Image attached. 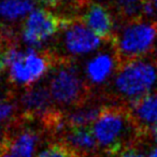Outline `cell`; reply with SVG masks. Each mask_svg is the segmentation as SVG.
I'll use <instances>...</instances> for the list:
<instances>
[{
	"label": "cell",
	"mask_w": 157,
	"mask_h": 157,
	"mask_svg": "<svg viewBox=\"0 0 157 157\" xmlns=\"http://www.w3.org/2000/svg\"><path fill=\"white\" fill-rule=\"evenodd\" d=\"M92 131L98 145L111 155L120 154L130 148L142 135L129 108L122 105L101 108Z\"/></svg>",
	"instance_id": "6da1fadb"
},
{
	"label": "cell",
	"mask_w": 157,
	"mask_h": 157,
	"mask_svg": "<svg viewBox=\"0 0 157 157\" xmlns=\"http://www.w3.org/2000/svg\"><path fill=\"white\" fill-rule=\"evenodd\" d=\"M156 42L157 23L139 17L125 23L114 36L117 67L152 52Z\"/></svg>",
	"instance_id": "7a4b0ae2"
},
{
	"label": "cell",
	"mask_w": 157,
	"mask_h": 157,
	"mask_svg": "<svg viewBox=\"0 0 157 157\" xmlns=\"http://www.w3.org/2000/svg\"><path fill=\"white\" fill-rule=\"evenodd\" d=\"M3 63L9 69V78L16 85L30 87L33 83L51 69L53 58L46 53L36 48L21 51L17 46L9 44L2 52Z\"/></svg>",
	"instance_id": "3957f363"
},
{
	"label": "cell",
	"mask_w": 157,
	"mask_h": 157,
	"mask_svg": "<svg viewBox=\"0 0 157 157\" xmlns=\"http://www.w3.org/2000/svg\"><path fill=\"white\" fill-rule=\"evenodd\" d=\"M48 90L52 99L63 105L82 107L90 97L87 85L70 61H61L54 70Z\"/></svg>",
	"instance_id": "277c9868"
},
{
	"label": "cell",
	"mask_w": 157,
	"mask_h": 157,
	"mask_svg": "<svg viewBox=\"0 0 157 157\" xmlns=\"http://www.w3.org/2000/svg\"><path fill=\"white\" fill-rule=\"evenodd\" d=\"M117 69L120 71L115 78V88L130 101L147 95L157 81L155 68L141 59L125 63Z\"/></svg>",
	"instance_id": "5b68a950"
},
{
	"label": "cell",
	"mask_w": 157,
	"mask_h": 157,
	"mask_svg": "<svg viewBox=\"0 0 157 157\" xmlns=\"http://www.w3.org/2000/svg\"><path fill=\"white\" fill-rule=\"evenodd\" d=\"M61 28V21L44 8H36L24 20L21 38L29 48H40Z\"/></svg>",
	"instance_id": "8992f818"
},
{
	"label": "cell",
	"mask_w": 157,
	"mask_h": 157,
	"mask_svg": "<svg viewBox=\"0 0 157 157\" xmlns=\"http://www.w3.org/2000/svg\"><path fill=\"white\" fill-rule=\"evenodd\" d=\"M61 45L72 56L86 55L98 50L102 39L82 21H61Z\"/></svg>",
	"instance_id": "52a82bcc"
},
{
	"label": "cell",
	"mask_w": 157,
	"mask_h": 157,
	"mask_svg": "<svg viewBox=\"0 0 157 157\" xmlns=\"http://www.w3.org/2000/svg\"><path fill=\"white\" fill-rule=\"evenodd\" d=\"M82 22L101 39H109L115 30V20L110 10L103 5L94 2L85 8Z\"/></svg>",
	"instance_id": "ba28073f"
},
{
	"label": "cell",
	"mask_w": 157,
	"mask_h": 157,
	"mask_svg": "<svg viewBox=\"0 0 157 157\" xmlns=\"http://www.w3.org/2000/svg\"><path fill=\"white\" fill-rule=\"evenodd\" d=\"M129 110L141 132L145 133L157 123V92L130 101Z\"/></svg>",
	"instance_id": "9c48e42d"
},
{
	"label": "cell",
	"mask_w": 157,
	"mask_h": 157,
	"mask_svg": "<svg viewBox=\"0 0 157 157\" xmlns=\"http://www.w3.org/2000/svg\"><path fill=\"white\" fill-rule=\"evenodd\" d=\"M21 105L24 109V113L29 117H43L53 111L50 90L42 86L29 87L21 97Z\"/></svg>",
	"instance_id": "30bf717a"
},
{
	"label": "cell",
	"mask_w": 157,
	"mask_h": 157,
	"mask_svg": "<svg viewBox=\"0 0 157 157\" xmlns=\"http://www.w3.org/2000/svg\"><path fill=\"white\" fill-rule=\"evenodd\" d=\"M78 157L87 156L98 147V142L90 128H70L65 133L63 141Z\"/></svg>",
	"instance_id": "8fae6325"
},
{
	"label": "cell",
	"mask_w": 157,
	"mask_h": 157,
	"mask_svg": "<svg viewBox=\"0 0 157 157\" xmlns=\"http://www.w3.org/2000/svg\"><path fill=\"white\" fill-rule=\"evenodd\" d=\"M39 142V136L33 129H23L9 138L3 144L2 150L8 151L17 157H33Z\"/></svg>",
	"instance_id": "7c38bea8"
},
{
	"label": "cell",
	"mask_w": 157,
	"mask_h": 157,
	"mask_svg": "<svg viewBox=\"0 0 157 157\" xmlns=\"http://www.w3.org/2000/svg\"><path fill=\"white\" fill-rule=\"evenodd\" d=\"M115 63H117L115 54L107 52L98 53L88 61L86 66V73L90 80L94 83H102L112 73Z\"/></svg>",
	"instance_id": "4fadbf2b"
},
{
	"label": "cell",
	"mask_w": 157,
	"mask_h": 157,
	"mask_svg": "<svg viewBox=\"0 0 157 157\" xmlns=\"http://www.w3.org/2000/svg\"><path fill=\"white\" fill-rule=\"evenodd\" d=\"M33 9V0H0V21L6 24L17 23Z\"/></svg>",
	"instance_id": "5bb4252c"
},
{
	"label": "cell",
	"mask_w": 157,
	"mask_h": 157,
	"mask_svg": "<svg viewBox=\"0 0 157 157\" xmlns=\"http://www.w3.org/2000/svg\"><path fill=\"white\" fill-rule=\"evenodd\" d=\"M101 108H81L66 117L69 128H87L95 123L100 114Z\"/></svg>",
	"instance_id": "9a60e30c"
},
{
	"label": "cell",
	"mask_w": 157,
	"mask_h": 157,
	"mask_svg": "<svg viewBox=\"0 0 157 157\" xmlns=\"http://www.w3.org/2000/svg\"><path fill=\"white\" fill-rule=\"evenodd\" d=\"M143 2L144 0H114V6L122 16L135 20L141 15Z\"/></svg>",
	"instance_id": "2e32d148"
},
{
	"label": "cell",
	"mask_w": 157,
	"mask_h": 157,
	"mask_svg": "<svg viewBox=\"0 0 157 157\" xmlns=\"http://www.w3.org/2000/svg\"><path fill=\"white\" fill-rule=\"evenodd\" d=\"M37 157H78L76 154L65 143L59 142L50 145L48 148L42 151Z\"/></svg>",
	"instance_id": "e0dca14e"
},
{
	"label": "cell",
	"mask_w": 157,
	"mask_h": 157,
	"mask_svg": "<svg viewBox=\"0 0 157 157\" xmlns=\"http://www.w3.org/2000/svg\"><path fill=\"white\" fill-rule=\"evenodd\" d=\"M15 107L12 102L5 99H0V122H6L13 116Z\"/></svg>",
	"instance_id": "ac0fdd59"
},
{
	"label": "cell",
	"mask_w": 157,
	"mask_h": 157,
	"mask_svg": "<svg viewBox=\"0 0 157 157\" xmlns=\"http://www.w3.org/2000/svg\"><path fill=\"white\" fill-rule=\"evenodd\" d=\"M141 15L144 16V18H147V20H152L154 16H156L154 5L152 3L151 0H144L143 5H142Z\"/></svg>",
	"instance_id": "d6986e66"
},
{
	"label": "cell",
	"mask_w": 157,
	"mask_h": 157,
	"mask_svg": "<svg viewBox=\"0 0 157 157\" xmlns=\"http://www.w3.org/2000/svg\"><path fill=\"white\" fill-rule=\"evenodd\" d=\"M121 157H144L142 154H140L139 152L135 150V148H128L125 152L122 153Z\"/></svg>",
	"instance_id": "ffe728a7"
},
{
	"label": "cell",
	"mask_w": 157,
	"mask_h": 157,
	"mask_svg": "<svg viewBox=\"0 0 157 157\" xmlns=\"http://www.w3.org/2000/svg\"><path fill=\"white\" fill-rule=\"evenodd\" d=\"M0 157H17V156H15V155L12 154V153L8 152V151L0 148Z\"/></svg>",
	"instance_id": "44dd1931"
},
{
	"label": "cell",
	"mask_w": 157,
	"mask_h": 157,
	"mask_svg": "<svg viewBox=\"0 0 157 157\" xmlns=\"http://www.w3.org/2000/svg\"><path fill=\"white\" fill-rule=\"evenodd\" d=\"M57 1V6L60 5V3L65 2V3H68V5H72V3H76L78 2L80 0H56Z\"/></svg>",
	"instance_id": "7402d4cb"
},
{
	"label": "cell",
	"mask_w": 157,
	"mask_h": 157,
	"mask_svg": "<svg viewBox=\"0 0 157 157\" xmlns=\"http://www.w3.org/2000/svg\"><path fill=\"white\" fill-rule=\"evenodd\" d=\"M5 68H6V66H5V63H3L2 52H1V50H0V75H1V73H2Z\"/></svg>",
	"instance_id": "603a6c76"
},
{
	"label": "cell",
	"mask_w": 157,
	"mask_h": 157,
	"mask_svg": "<svg viewBox=\"0 0 157 157\" xmlns=\"http://www.w3.org/2000/svg\"><path fill=\"white\" fill-rule=\"evenodd\" d=\"M153 132H154V137H155V140L157 141V123L153 126Z\"/></svg>",
	"instance_id": "cb8c5ba5"
},
{
	"label": "cell",
	"mask_w": 157,
	"mask_h": 157,
	"mask_svg": "<svg viewBox=\"0 0 157 157\" xmlns=\"http://www.w3.org/2000/svg\"><path fill=\"white\" fill-rule=\"evenodd\" d=\"M150 157H157V147L154 148V150H153L152 152H151Z\"/></svg>",
	"instance_id": "d4e9b609"
},
{
	"label": "cell",
	"mask_w": 157,
	"mask_h": 157,
	"mask_svg": "<svg viewBox=\"0 0 157 157\" xmlns=\"http://www.w3.org/2000/svg\"><path fill=\"white\" fill-rule=\"evenodd\" d=\"M152 3L154 5V8H155V11H156V16H157V0H151Z\"/></svg>",
	"instance_id": "484cf974"
},
{
	"label": "cell",
	"mask_w": 157,
	"mask_h": 157,
	"mask_svg": "<svg viewBox=\"0 0 157 157\" xmlns=\"http://www.w3.org/2000/svg\"><path fill=\"white\" fill-rule=\"evenodd\" d=\"M0 99H1V97H0Z\"/></svg>",
	"instance_id": "4316f807"
}]
</instances>
